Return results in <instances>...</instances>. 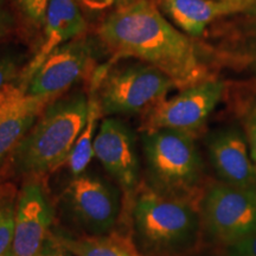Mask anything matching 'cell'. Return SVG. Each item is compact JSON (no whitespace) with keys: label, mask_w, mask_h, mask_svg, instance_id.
Segmentation results:
<instances>
[{"label":"cell","mask_w":256,"mask_h":256,"mask_svg":"<svg viewBox=\"0 0 256 256\" xmlns=\"http://www.w3.org/2000/svg\"><path fill=\"white\" fill-rule=\"evenodd\" d=\"M98 37L115 57L156 66L185 89L210 78L200 50L150 0L116 8L98 28Z\"/></svg>","instance_id":"cell-1"},{"label":"cell","mask_w":256,"mask_h":256,"mask_svg":"<svg viewBox=\"0 0 256 256\" xmlns=\"http://www.w3.org/2000/svg\"><path fill=\"white\" fill-rule=\"evenodd\" d=\"M88 110L89 95L81 90L51 101L12 153L16 170L36 177L66 162Z\"/></svg>","instance_id":"cell-2"},{"label":"cell","mask_w":256,"mask_h":256,"mask_svg":"<svg viewBox=\"0 0 256 256\" xmlns=\"http://www.w3.org/2000/svg\"><path fill=\"white\" fill-rule=\"evenodd\" d=\"M200 203L144 188L134 202V226L147 252L158 256H186L200 244Z\"/></svg>","instance_id":"cell-3"},{"label":"cell","mask_w":256,"mask_h":256,"mask_svg":"<svg viewBox=\"0 0 256 256\" xmlns=\"http://www.w3.org/2000/svg\"><path fill=\"white\" fill-rule=\"evenodd\" d=\"M142 148L152 188L200 203L204 166L194 136L174 130H144Z\"/></svg>","instance_id":"cell-4"},{"label":"cell","mask_w":256,"mask_h":256,"mask_svg":"<svg viewBox=\"0 0 256 256\" xmlns=\"http://www.w3.org/2000/svg\"><path fill=\"white\" fill-rule=\"evenodd\" d=\"M110 66L98 88L101 113L108 116L151 110L176 87L168 75L142 60Z\"/></svg>","instance_id":"cell-5"},{"label":"cell","mask_w":256,"mask_h":256,"mask_svg":"<svg viewBox=\"0 0 256 256\" xmlns=\"http://www.w3.org/2000/svg\"><path fill=\"white\" fill-rule=\"evenodd\" d=\"M203 229L222 247L256 235V191L223 182L206 188L200 200Z\"/></svg>","instance_id":"cell-6"},{"label":"cell","mask_w":256,"mask_h":256,"mask_svg":"<svg viewBox=\"0 0 256 256\" xmlns=\"http://www.w3.org/2000/svg\"><path fill=\"white\" fill-rule=\"evenodd\" d=\"M226 84L208 78L185 89L151 108L144 130H174L194 134L200 130L222 100Z\"/></svg>","instance_id":"cell-7"},{"label":"cell","mask_w":256,"mask_h":256,"mask_svg":"<svg viewBox=\"0 0 256 256\" xmlns=\"http://www.w3.org/2000/svg\"><path fill=\"white\" fill-rule=\"evenodd\" d=\"M94 42L76 38L56 48L24 83L28 95L54 100L84 76L94 60Z\"/></svg>","instance_id":"cell-8"},{"label":"cell","mask_w":256,"mask_h":256,"mask_svg":"<svg viewBox=\"0 0 256 256\" xmlns=\"http://www.w3.org/2000/svg\"><path fill=\"white\" fill-rule=\"evenodd\" d=\"M52 211L37 179L24 184L17 200L12 256H38L50 236Z\"/></svg>","instance_id":"cell-9"},{"label":"cell","mask_w":256,"mask_h":256,"mask_svg":"<svg viewBox=\"0 0 256 256\" xmlns=\"http://www.w3.org/2000/svg\"><path fill=\"white\" fill-rule=\"evenodd\" d=\"M74 215L94 236L106 235L114 228L119 214L118 194L94 176H76L66 188Z\"/></svg>","instance_id":"cell-10"},{"label":"cell","mask_w":256,"mask_h":256,"mask_svg":"<svg viewBox=\"0 0 256 256\" xmlns=\"http://www.w3.org/2000/svg\"><path fill=\"white\" fill-rule=\"evenodd\" d=\"M94 156L127 194L134 191L139 176L136 136L124 121L106 118L94 139Z\"/></svg>","instance_id":"cell-11"},{"label":"cell","mask_w":256,"mask_h":256,"mask_svg":"<svg viewBox=\"0 0 256 256\" xmlns=\"http://www.w3.org/2000/svg\"><path fill=\"white\" fill-rule=\"evenodd\" d=\"M206 148L220 182L236 188H255L256 164L241 128L226 126L212 130L206 138Z\"/></svg>","instance_id":"cell-12"},{"label":"cell","mask_w":256,"mask_h":256,"mask_svg":"<svg viewBox=\"0 0 256 256\" xmlns=\"http://www.w3.org/2000/svg\"><path fill=\"white\" fill-rule=\"evenodd\" d=\"M78 0H50L44 14V40L20 78V86L40 68L56 48L82 37L87 30V20L80 8Z\"/></svg>","instance_id":"cell-13"},{"label":"cell","mask_w":256,"mask_h":256,"mask_svg":"<svg viewBox=\"0 0 256 256\" xmlns=\"http://www.w3.org/2000/svg\"><path fill=\"white\" fill-rule=\"evenodd\" d=\"M51 101L28 95L20 84L0 100V165L12 156Z\"/></svg>","instance_id":"cell-14"},{"label":"cell","mask_w":256,"mask_h":256,"mask_svg":"<svg viewBox=\"0 0 256 256\" xmlns=\"http://www.w3.org/2000/svg\"><path fill=\"white\" fill-rule=\"evenodd\" d=\"M172 24L190 37H200L216 19L244 11L247 6L232 0H158Z\"/></svg>","instance_id":"cell-15"},{"label":"cell","mask_w":256,"mask_h":256,"mask_svg":"<svg viewBox=\"0 0 256 256\" xmlns=\"http://www.w3.org/2000/svg\"><path fill=\"white\" fill-rule=\"evenodd\" d=\"M107 68L108 66H104L92 74L90 92H89V110L87 121H86L84 127H83L82 132L78 136V140H76L72 153H70L69 158L66 160L69 171L72 172L74 177L84 174L86 168H87L92 156H94L92 146H94L96 126H98V118L101 115L100 104H98V88Z\"/></svg>","instance_id":"cell-16"},{"label":"cell","mask_w":256,"mask_h":256,"mask_svg":"<svg viewBox=\"0 0 256 256\" xmlns=\"http://www.w3.org/2000/svg\"><path fill=\"white\" fill-rule=\"evenodd\" d=\"M54 238L74 256H140L130 241L119 235L82 238L60 235Z\"/></svg>","instance_id":"cell-17"},{"label":"cell","mask_w":256,"mask_h":256,"mask_svg":"<svg viewBox=\"0 0 256 256\" xmlns=\"http://www.w3.org/2000/svg\"><path fill=\"white\" fill-rule=\"evenodd\" d=\"M17 200L12 194L0 196V255L11 250L14 236Z\"/></svg>","instance_id":"cell-18"},{"label":"cell","mask_w":256,"mask_h":256,"mask_svg":"<svg viewBox=\"0 0 256 256\" xmlns=\"http://www.w3.org/2000/svg\"><path fill=\"white\" fill-rule=\"evenodd\" d=\"M19 75V63L14 57L0 56V95L10 88L17 86L16 81Z\"/></svg>","instance_id":"cell-19"},{"label":"cell","mask_w":256,"mask_h":256,"mask_svg":"<svg viewBox=\"0 0 256 256\" xmlns=\"http://www.w3.org/2000/svg\"><path fill=\"white\" fill-rule=\"evenodd\" d=\"M22 14L34 25H42L50 0H17Z\"/></svg>","instance_id":"cell-20"},{"label":"cell","mask_w":256,"mask_h":256,"mask_svg":"<svg viewBox=\"0 0 256 256\" xmlns=\"http://www.w3.org/2000/svg\"><path fill=\"white\" fill-rule=\"evenodd\" d=\"M244 133L248 140L252 159L256 164V101L249 106L244 114Z\"/></svg>","instance_id":"cell-21"},{"label":"cell","mask_w":256,"mask_h":256,"mask_svg":"<svg viewBox=\"0 0 256 256\" xmlns=\"http://www.w3.org/2000/svg\"><path fill=\"white\" fill-rule=\"evenodd\" d=\"M226 256H256V235L241 240L224 249Z\"/></svg>","instance_id":"cell-22"},{"label":"cell","mask_w":256,"mask_h":256,"mask_svg":"<svg viewBox=\"0 0 256 256\" xmlns=\"http://www.w3.org/2000/svg\"><path fill=\"white\" fill-rule=\"evenodd\" d=\"M66 252H68V250L63 248L50 234L49 238H48V241L38 256H66Z\"/></svg>","instance_id":"cell-23"},{"label":"cell","mask_w":256,"mask_h":256,"mask_svg":"<svg viewBox=\"0 0 256 256\" xmlns=\"http://www.w3.org/2000/svg\"><path fill=\"white\" fill-rule=\"evenodd\" d=\"M14 28V18L4 6L0 5V40L11 34Z\"/></svg>","instance_id":"cell-24"},{"label":"cell","mask_w":256,"mask_h":256,"mask_svg":"<svg viewBox=\"0 0 256 256\" xmlns=\"http://www.w3.org/2000/svg\"><path fill=\"white\" fill-rule=\"evenodd\" d=\"M78 2L92 10H102L108 8L110 0H78Z\"/></svg>","instance_id":"cell-25"},{"label":"cell","mask_w":256,"mask_h":256,"mask_svg":"<svg viewBox=\"0 0 256 256\" xmlns=\"http://www.w3.org/2000/svg\"><path fill=\"white\" fill-rule=\"evenodd\" d=\"M138 0H110L108 2V8L110 6H115V8H121V6H126L136 2Z\"/></svg>","instance_id":"cell-26"},{"label":"cell","mask_w":256,"mask_h":256,"mask_svg":"<svg viewBox=\"0 0 256 256\" xmlns=\"http://www.w3.org/2000/svg\"><path fill=\"white\" fill-rule=\"evenodd\" d=\"M232 2H238V4H242L244 6H247V8H249L252 6V2H255V0H232Z\"/></svg>","instance_id":"cell-27"},{"label":"cell","mask_w":256,"mask_h":256,"mask_svg":"<svg viewBox=\"0 0 256 256\" xmlns=\"http://www.w3.org/2000/svg\"><path fill=\"white\" fill-rule=\"evenodd\" d=\"M190 255V254H188ZM188 255H186V256H188ZM196 256H220V255H216V254H203V255H196ZM222 256H226V254L224 255H222Z\"/></svg>","instance_id":"cell-28"},{"label":"cell","mask_w":256,"mask_h":256,"mask_svg":"<svg viewBox=\"0 0 256 256\" xmlns=\"http://www.w3.org/2000/svg\"><path fill=\"white\" fill-rule=\"evenodd\" d=\"M17 86H18V84H17ZM14 87H16V86H14ZM12 88H14V87H12ZM12 88H10V89H8V90H6L5 92H2V95H0V100H2V98H4V96H5L6 94H8V92L10 90H11V89H12Z\"/></svg>","instance_id":"cell-29"},{"label":"cell","mask_w":256,"mask_h":256,"mask_svg":"<svg viewBox=\"0 0 256 256\" xmlns=\"http://www.w3.org/2000/svg\"><path fill=\"white\" fill-rule=\"evenodd\" d=\"M0 256H12V252H11V250H10L8 252H5V254H2Z\"/></svg>","instance_id":"cell-30"},{"label":"cell","mask_w":256,"mask_h":256,"mask_svg":"<svg viewBox=\"0 0 256 256\" xmlns=\"http://www.w3.org/2000/svg\"><path fill=\"white\" fill-rule=\"evenodd\" d=\"M255 191H256V186H255Z\"/></svg>","instance_id":"cell-31"}]
</instances>
